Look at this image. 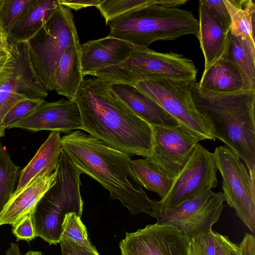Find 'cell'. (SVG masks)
<instances>
[{
  "label": "cell",
  "mask_w": 255,
  "mask_h": 255,
  "mask_svg": "<svg viewBox=\"0 0 255 255\" xmlns=\"http://www.w3.org/2000/svg\"><path fill=\"white\" fill-rule=\"evenodd\" d=\"M80 111L74 101H45L28 116L7 128H20L30 131L40 130L68 133L81 129Z\"/></svg>",
  "instance_id": "14"
},
{
  "label": "cell",
  "mask_w": 255,
  "mask_h": 255,
  "mask_svg": "<svg viewBox=\"0 0 255 255\" xmlns=\"http://www.w3.org/2000/svg\"><path fill=\"white\" fill-rule=\"evenodd\" d=\"M199 15L197 37L204 55L205 71L224 55L228 33L224 31L213 16L205 0L199 1Z\"/></svg>",
  "instance_id": "18"
},
{
  "label": "cell",
  "mask_w": 255,
  "mask_h": 255,
  "mask_svg": "<svg viewBox=\"0 0 255 255\" xmlns=\"http://www.w3.org/2000/svg\"><path fill=\"white\" fill-rule=\"evenodd\" d=\"M217 168L212 153L198 143L190 157L174 178L160 207L172 208L207 189L217 185Z\"/></svg>",
  "instance_id": "10"
},
{
  "label": "cell",
  "mask_w": 255,
  "mask_h": 255,
  "mask_svg": "<svg viewBox=\"0 0 255 255\" xmlns=\"http://www.w3.org/2000/svg\"><path fill=\"white\" fill-rule=\"evenodd\" d=\"M241 255H255V238L253 235L246 233L240 245Z\"/></svg>",
  "instance_id": "39"
},
{
  "label": "cell",
  "mask_w": 255,
  "mask_h": 255,
  "mask_svg": "<svg viewBox=\"0 0 255 255\" xmlns=\"http://www.w3.org/2000/svg\"><path fill=\"white\" fill-rule=\"evenodd\" d=\"M20 171L0 142V213L16 189Z\"/></svg>",
  "instance_id": "27"
},
{
  "label": "cell",
  "mask_w": 255,
  "mask_h": 255,
  "mask_svg": "<svg viewBox=\"0 0 255 255\" xmlns=\"http://www.w3.org/2000/svg\"><path fill=\"white\" fill-rule=\"evenodd\" d=\"M63 149L80 171L98 181L132 215L145 213L153 217L159 201L151 200L133 175L131 155L107 145L81 130L67 133L61 139Z\"/></svg>",
  "instance_id": "2"
},
{
  "label": "cell",
  "mask_w": 255,
  "mask_h": 255,
  "mask_svg": "<svg viewBox=\"0 0 255 255\" xmlns=\"http://www.w3.org/2000/svg\"><path fill=\"white\" fill-rule=\"evenodd\" d=\"M6 255H21L18 245L16 243H11L10 247L6 252Z\"/></svg>",
  "instance_id": "40"
},
{
  "label": "cell",
  "mask_w": 255,
  "mask_h": 255,
  "mask_svg": "<svg viewBox=\"0 0 255 255\" xmlns=\"http://www.w3.org/2000/svg\"><path fill=\"white\" fill-rule=\"evenodd\" d=\"M32 0H0V33L6 38Z\"/></svg>",
  "instance_id": "30"
},
{
  "label": "cell",
  "mask_w": 255,
  "mask_h": 255,
  "mask_svg": "<svg viewBox=\"0 0 255 255\" xmlns=\"http://www.w3.org/2000/svg\"><path fill=\"white\" fill-rule=\"evenodd\" d=\"M14 44V68L0 85V138L4 135L3 120L15 105L27 99H44L48 95V91L32 65L27 42Z\"/></svg>",
  "instance_id": "11"
},
{
  "label": "cell",
  "mask_w": 255,
  "mask_h": 255,
  "mask_svg": "<svg viewBox=\"0 0 255 255\" xmlns=\"http://www.w3.org/2000/svg\"><path fill=\"white\" fill-rule=\"evenodd\" d=\"M15 63V44L0 38V85L12 71Z\"/></svg>",
  "instance_id": "33"
},
{
  "label": "cell",
  "mask_w": 255,
  "mask_h": 255,
  "mask_svg": "<svg viewBox=\"0 0 255 255\" xmlns=\"http://www.w3.org/2000/svg\"><path fill=\"white\" fill-rule=\"evenodd\" d=\"M102 0H59V3L69 9L78 11L89 6H96Z\"/></svg>",
  "instance_id": "38"
},
{
  "label": "cell",
  "mask_w": 255,
  "mask_h": 255,
  "mask_svg": "<svg viewBox=\"0 0 255 255\" xmlns=\"http://www.w3.org/2000/svg\"><path fill=\"white\" fill-rule=\"evenodd\" d=\"M59 244L62 255H99V253L91 252L71 240L61 238Z\"/></svg>",
  "instance_id": "36"
},
{
  "label": "cell",
  "mask_w": 255,
  "mask_h": 255,
  "mask_svg": "<svg viewBox=\"0 0 255 255\" xmlns=\"http://www.w3.org/2000/svg\"><path fill=\"white\" fill-rule=\"evenodd\" d=\"M197 72L193 62L182 54L139 47L123 63L100 70L94 77L135 86L139 82L157 79L195 80Z\"/></svg>",
  "instance_id": "5"
},
{
  "label": "cell",
  "mask_w": 255,
  "mask_h": 255,
  "mask_svg": "<svg viewBox=\"0 0 255 255\" xmlns=\"http://www.w3.org/2000/svg\"><path fill=\"white\" fill-rule=\"evenodd\" d=\"M222 178L224 201L253 233L255 231V175H251L240 157L226 146L212 153Z\"/></svg>",
  "instance_id": "8"
},
{
  "label": "cell",
  "mask_w": 255,
  "mask_h": 255,
  "mask_svg": "<svg viewBox=\"0 0 255 255\" xmlns=\"http://www.w3.org/2000/svg\"><path fill=\"white\" fill-rule=\"evenodd\" d=\"M205 2L224 31L228 33L231 28V19L223 0H205Z\"/></svg>",
  "instance_id": "34"
},
{
  "label": "cell",
  "mask_w": 255,
  "mask_h": 255,
  "mask_svg": "<svg viewBox=\"0 0 255 255\" xmlns=\"http://www.w3.org/2000/svg\"><path fill=\"white\" fill-rule=\"evenodd\" d=\"M219 233L212 229L189 242V255H216Z\"/></svg>",
  "instance_id": "31"
},
{
  "label": "cell",
  "mask_w": 255,
  "mask_h": 255,
  "mask_svg": "<svg viewBox=\"0 0 255 255\" xmlns=\"http://www.w3.org/2000/svg\"><path fill=\"white\" fill-rule=\"evenodd\" d=\"M61 238L71 240L91 252L98 253L90 241L87 229L81 217L75 213H69L65 215L61 225Z\"/></svg>",
  "instance_id": "29"
},
{
  "label": "cell",
  "mask_w": 255,
  "mask_h": 255,
  "mask_svg": "<svg viewBox=\"0 0 255 255\" xmlns=\"http://www.w3.org/2000/svg\"><path fill=\"white\" fill-rule=\"evenodd\" d=\"M56 176L57 170L51 174L40 175L19 194L11 198L0 213V226H12L31 214L46 192L56 183Z\"/></svg>",
  "instance_id": "16"
},
{
  "label": "cell",
  "mask_w": 255,
  "mask_h": 255,
  "mask_svg": "<svg viewBox=\"0 0 255 255\" xmlns=\"http://www.w3.org/2000/svg\"><path fill=\"white\" fill-rule=\"evenodd\" d=\"M131 171L141 187L157 194L161 200L169 191L174 178L170 177L149 157L131 159Z\"/></svg>",
  "instance_id": "25"
},
{
  "label": "cell",
  "mask_w": 255,
  "mask_h": 255,
  "mask_svg": "<svg viewBox=\"0 0 255 255\" xmlns=\"http://www.w3.org/2000/svg\"><path fill=\"white\" fill-rule=\"evenodd\" d=\"M224 55L238 69L244 83L243 90H255V41L245 35L228 32Z\"/></svg>",
  "instance_id": "22"
},
{
  "label": "cell",
  "mask_w": 255,
  "mask_h": 255,
  "mask_svg": "<svg viewBox=\"0 0 255 255\" xmlns=\"http://www.w3.org/2000/svg\"><path fill=\"white\" fill-rule=\"evenodd\" d=\"M64 212L45 195L31 213L36 237L50 245L60 243Z\"/></svg>",
  "instance_id": "23"
},
{
  "label": "cell",
  "mask_w": 255,
  "mask_h": 255,
  "mask_svg": "<svg viewBox=\"0 0 255 255\" xmlns=\"http://www.w3.org/2000/svg\"><path fill=\"white\" fill-rule=\"evenodd\" d=\"M231 19L230 31L255 40V3L252 0H223Z\"/></svg>",
  "instance_id": "26"
},
{
  "label": "cell",
  "mask_w": 255,
  "mask_h": 255,
  "mask_svg": "<svg viewBox=\"0 0 255 255\" xmlns=\"http://www.w3.org/2000/svg\"><path fill=\"white\" fill-rule=\"evenodd\" d=\"M74 101L80 111L81 130L131 156H151V126L119 98L110 82L97 78L84 79Z\"/></svg>",
  "instance_id": "1"
},
{
  "label": "cell",
  "mask_w": 255,
  "mask_h": 255,
  "mask_svg": "<svg viewBox=\"0 0 255 255\" xmlns=\"http://www.w3.org/2000/svg\"><path fill=\"white\" fill-rule=\"evenodd\" d=\"M59 0H32L7 36L8 42H27L57 10Z\"/></svg>",
  "instance_id": "20"
},
{
  "label": "cell",
  "mask_w": 255,
  "mask_h": 255,
  "mask_svg": "<svg viewBox=\"0 0 255 255\" xmlns=\"http://www.w3.org/2000/svg\"><path fill=\"white\" fill-rule=\"evenodd\" d=\"M44 101L42 99H27L17 103L6 115L3 121L4 128H8L12 124L29 115Z\"/></svg>",
  "instance_id": "32"
},
{
  "label": "cell",
  "mask_w": 255,
  "mask_h": 255,
  "mask_svg": "<svg viewBox=\"0 0 255 255\" xmlns=\"http://www.w3.org/2000/svg\"><path fill=\"white\" fill-rule=\"evenodd\" d=\"M162 0H102L96 7L107 25L113 19L129 11L152 4L162 5Z\"/></svg>",
  "instance_id": "28"
},
{
  "label": "cell",
  "mask_w": 255,
  "mask_h": 255,
  "mask_svg": "<svg viewBox=\"0 0 255 255\" xmlns=\"http://www.w3.org/2000/svg\"><path fill=\"white\" fill-rule=\"evenodd\" d=\"M223 192L207 189L172 208L159 207L153 211L156 223L171 226L189 242L211 229L219 219L224 208Z\"/></svg>",
  "instance_id": "9"
},
{
  "label": "cell",
  "mask_w": 255,
  "mask_h": 255,
  "mask_svg": "<svg viewBox=\"0 0 255 255\" xmlns=\"http://www.w3.org/2000/svg\"><path fill=\"white\" fill-rule=\"evenodd\" d=\"M189 245L176 228L156 223L126 233L119 247L121 255H189Z\"/></svg>",
  "instance_id": "13"
},
{
  "label": "cell",
  "mask_w": 255,
  "mask_h": 255,
  "mask_svg": "<svg viewBox=\"0 0 255 255\" xmlns=\"http://www.w3.org/2000/svg\"><path fill=\"white\" fill-rule=\"evenodd\" d=\"M1 37H1V36H0V38H1Z\"/></svg>",
  "instance_id": "42"
},
{
  "label": "cell",
  "mask_w": 255,
  "mask_h": 255,
  "mask_svg": "<svg viewBox=\"0 0 255 255\" xmlns=\"http://www.w3.org/2000/svg\"><path fill=\"white\" fill-rule=\"evenodd\" d=\"M83 80L81 44L78 41L66 49L59 60L54 75V91L74 101Z\"/></svg>",
  "instance_id": "21"
},
{
  "label": "cell",
  "mask_w": 255,
  "mask_h": 255,
  "mask_svg": "<svg viewBox=\"0 0 255 255\" xmlns=\"http://www.w3.org/2000/svg\"><path fill=\"white\" fill-rule=\"evenodd\" d=\"M12 233L16 238V241L30 242L36 237L31 214L24 216L12 226Z\"/></svg>",
  "instance_id": "35"
},
{
  "label": "cell",
  "mask_w": 255,
  "mask_h": 255,
  "mask_svg": "<svg viewBox=\"0 0 255 255\" xmlns=\"http://www.w3.org/2000/svg\"><path fill=\"white\" fill-rule=\"evenodd\" d=\"M195 80L157 79L139 82L134 86L150 98L179 124L204 139L215 140L210 125L196 108L191 94Z\"/></svg>",
  "instance_id": "7"
},
{
  "label": "cell",
  "mask_w": 255,
  "mask_h": 255,
  "mask_svg": "<svg viewBox=\"0 0 255 255\" xmlns=\"http://www.w3.org/2000/svg\"><path fill=\"white\" fill-rule=\"evenodd\" d=\"M151 127L153 148L149 158L174 178L185 166L198 141L204 138L180 124Z\"/></svg>",
  "instance_id": "12"
},
{
  "label": "cell",
  "mask_w": 255,
  "mask_h": 255,
  "mask_svg": "<svg viewBox=\"0 0 255 255\" xmlns=\"http://www.w3.org/2000/svg\"><path fill=\"white\" fill-rule=\"evenodd\" d=\"M109 36L147 48L157 40H173L187 34L196 36L199 21L191 11L157 4L129 11L107 24Z\"/></svg>",
  "instance_id": "4"
},
{
  "label": "cell",
  "mask_w": 255,
  "mask_h": 255,
  "mask_svg": "<svg viewBox=\"0 0 255 255\" xmlns=\"http://www.w3.org/2000/svg\"><path fill=\"white\" fill-rule=\"evenodd\" d=\"M110 87L134 114L150 126L179 125L175 118L134 86L110 82Z\"/></svg>",
  "instance_id": "17"
},
{
  "label": "cell",
  "mask_w": 255,
  "mask_h": 255,
  "mask_svg": "<svg viewBox=\"0 0 255 255\" xmlns=\"http://www.w3.org/2000/svg\"><path fill=\"white\" fill-rule=\"evenodd\" d=\"M61 139L60 132L51 131L34 157L20 171L17 185L11 198L19 194L38 176L51 174L56 170L63 149Z\"/></svg>",
  "instance_id": "19"
},
{
  "label": "cell",
  "mask_w": 255,
  "mask_h": 255,
  "mask_svg": "<svg viewBox=\"0 0 255 255\" xmlns=\"http://www.w3.org/2000/svg\"><path fill=\"white\" fill-rule=\"evenodd\" d=\"M216 255H241L240 247L228 237L219 234Z\"/></svg>",
  "instance_id": "37"
},
{
  "label": "cell",
  "mask_w": 255,
  "mask_h": 255,
  "mask_svg": "<svg viewBox=\"0 0 255 255\" xmlns=\"http://www.w3.org/2000/svg\"><path fill=\"white\" fill-rule=\"evenodd\" d=\"M191 94L197 111L210 126L214 137L223 142L255 175V90L221 93L200 89Z\"/></svg>",
  "instance_id": "3"
},
{
  "label": "cell",
  "mask_w": 255,
  "mask_h": 255,
  "mask_svg": "<svg viewBox=\"0 0 255 255\" xmlns=\"http://www.w3.org/2000/svg\"><path fill=\"white\" fill-rule=\"evenodd\" d=\"M78 41L74 15L59 3L57 10L27 41L32 65L47 91L54 90L55 72L61 56Z\"/></svg>",
  "instance_id": "6"
},
{
  "label": "cell",
  "mask_w": 255,
  "mask_h": 255,
  "mask_svg": "<svg viewBox=\"0 0 255 255\" xmlns=\"http://www.w3.org/2000/svg\"><path fill=\"white\" fill-rule=\"evenodd\" d=\"M24 255H43L40 251H29Z\"/></svg>",
  "instance_id": "41"
},
{
  "label": "cell",
  "mask_w": 255,
  "mask_h": 255,
  "mask_svg": "<svg viewBox=\"0 0 255 255\" xmlns=\"http://www.w3.org/2000/svg\"><path fill=\"white\" fill-rule=\"evenodd\" d=\"M139 48L127 41L107 36L81 45L82 73L93 76L105 68L119 65Z\"/></svg>",
  "instance_id": "15"
},
{
  "label": "cell",
  "mask_w": 255,
  "mask_h": 255,
  "mask_svg": "<svg viewBox=\"0 0 255 255\" xmlns=\"http://www.w3.org/2000/svg\"><path fill=\"white\" fill-rule=\"evenodd\" d=\"M198 85L200 89L221 93L239 91L244 87L240 72L224 56L204 71Z\"/></svg>",
  "instance_id": "24"
}]
</instances>
